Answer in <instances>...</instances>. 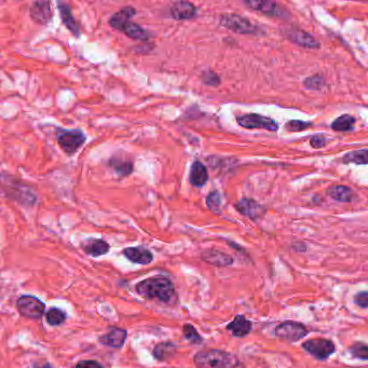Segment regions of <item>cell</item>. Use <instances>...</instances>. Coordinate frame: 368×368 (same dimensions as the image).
<instances>
[{
	"label": "cell",
	"instance_id": "cell-36",
	"mask_svg": "<svg viewBox=\"0 0 368 368\" xmlns=\"http://www.w3.org/2000/svg\"><path fill=\"white\" fill-rule=\"evenodd\" d=\"M76 368H104L101 363L94 360H82L76 364Z\"/></svg>",
	"mask_w": 368,
	"mask_h": 368
},
{
	"label": "cell",
	"instance_id": "cell-37",
	"mask_svg": "<svg viewBox=\"0 0 368 368\" xmlns=\"http://www.w3.org/2000/svg\"><path fill=\"white\" fill-rule=\"evenodd\" d=\"M355 303L362 308L368 307V292H361L356 294L354 298Z\"/></svg>",
	"mask_w": 368,
	"mask_h": 368
},
{
	"label": "cell",
	"instance_id": "cell-14",
	"mask_svg": "<svg viewBox=\"0 0 368 368\" xmlns=\"http://www.w3.org/2000/svg\"><path fill=\"white\" fill-rule=\"evenodd\" d=\"M124 257L129 259L133 264L140 265H149L153 260V255L149 249L145 248L144 246H134L127 247L123 249Z\"/></svg>",
	"mask_w": 368,
	"mask_h": 368
},
{
	"label": "cell",
	"instance_id": "cell-29",
	"mask_svg": "<svg viewBox=\"0 0 368 368\" xmlns=\"http://www.w3.org/2000/svg\"><path fill=\"white\" fill-rule=\"evenodd\" d=\"M183 334L184 337L192 344H201L203 342L202 336L198 333L196 327L191 324H185L183 326Z\"/></svg>",
	"mask_w": 368,
	"mask_h": 368
},
{
	"label": "cell",
	"instance_id": "cell-17",
	"mask_svg": "<svg viewBox=\"0 0 368 368\" xmlns=\"http://www.w3.org/2000/svg\"><path fill=\"white\" fill-rule=\"evenodd\" d=\"M81 248L92 257H100L108 253L110 245L103 239H89L82 242Z\"/></svg>",
	"mask_w": 368,
	"mask_h": 368
},
{
	"label": "cell",
	"instance_id": "cell-31",
	"mask_svg": "<svg viewBox=\"0 0 368 368\" xmlns=\"http://www.w3.org/2000/svg\"><path fill=\"white\" fill-rule=\"evenodd\" d=\"M351 354L360 360H368V345L362 342H357L350 348Z\"/></svg>",
	"mask_w": 368,
	"mask_h": 368
},
{
	"label": "cell",
	"instance_id": "cell-32",
	"mask_svg": "<svg viewBox=\"0 0 368 368\" xmlns=\"http://www.w3.org/2000/svg\"><path fill=\"white\" fill-rule=\"evenodd\" d=\"M201 80H202V82L204 83V85L209 86V87H217V86H219V83H220L219 76L217 75L215 71L209 70V69L205 70L202 73Z\"/></svg>",
	"mask_w": 368,
	"mask_h": 368
},
{
	"label": "cell",
	"instance_id": "cell-9",
	"mask_svg": "<svg viewBox=\"0 0 368 368\" xmlns=\"http://www.w3.org/2000/svg\"><path fill=\"white\" fill-rule=\"evenodd\" d=\"M29 14L31 20L39 25H47L53 16L50 2H35L30 7Z\"/></svg>",
	"mask_w": 368,
	"mask_h": 368
},
{
	"label": "cell",
	"instance_id": "cell-5",
	"mask_svg": "<svg viewBox=\"0 0 368 368\" xmlns=\"http://www.w3.org/2000/svg\"><path fill=\"white\" fill-rule=\"evenodd\" d=\"M220 25L238 34H256L257 27L244 16L227 13L220 16Z\"/></svg>",
	"mask_w": 368,
	"mask_h": 368
},
{
	"label": "cell",
	"instance_id": "cell-28",
	"mask_svg": "<svg viewBox=\"0 0 368 368\" xmlns=\"http://www.w3.org/2000/svg\"><path fill=\"white\" fill-rule=\"evenodd\" d=\"M66 319V313L59 308H51L46 314V321L51 326H60Z\"/></svg>",
	"mask_w": 368,
	"mask_h": 368
},
{
	"label": "cell",
	"instance_id": "cell-27",
	"mask_svg": "<svg viewBox=\"0 0 368 368\" xmlns=\"http://www.w3.org/2000/svg\"><path fill=\"white\" fill-rule=\"evenodd\" d=\"M343 163H354L359 165L368 164V149H360L354 150L346 153L343 159Z\"/></svg>",
	"mask_w": 368,
	"mask_h": 368
},
{
	"label": "cell",
	"instance_id": "cell-35",
	"mask_svg": "<svg viewBox=\"0 0 368 368\" xmlns=\"http://www.w3.org/2000/svg\"><path fill=\"white\" fill-rule=\"evenodd\" d=\"M327 143V139L325 138L323 134H317L313 135L310 140V145L313 148H322Z\"/></svg>",
	"mask_w": 368,
	"mask_h": 368
},
{
	"label": "cell",
	"instance_id": "cell-15",
	"mask_svg": "<svg viewBox=\"0 0 368 368\" xmlns=\"http://www.w3.org/2000/svg\"><path fill=\"white\" fill-rule=\"evenodd\" d=\"M57 8H59L63 24L66 26V28L70 31L73 36L79 37L81 35V28H80L79 23L76 21V18L72 15L70 6L68 4L59 2Z\"/></svg>",
	"mask_w": 368,
	"mask_h": 368
},
{
	"label": "cell",
	"instance_id": "cell-8",
	"mask_svg": "<svg viewBox=\"0 0 368 368\" xmlns=\"http://www.w3.org/2000/svg\"><path fill=\"white\" fill-rule=\"evenodd\" d=\"M302 346L318 360H326L335 352V345L331 340L317 338L304 342Z\"/></svg>",
	"mask_w": 368,
	"mask_h": 368
},
{
	"label": "cell",
	"instance_id": "cell-6",
	"mask_svg": "<svg viewBox=\"0 0 368 368\" xmlns=\"http://www.w3.org/2000/svg\"><path fill=\"white\" fill-rule=\"evenodd\" d=\"M239 125L245 129H265L276 132L279 129L278 123L268 117H264L257 113H247L237 117Z\"/></svg>",
	"mask_w": 368,
	"mask_h": 368
},
{
	"label": "cell",
	"instance_id": "cell-30",
	"mask_svg": "<svg viewBox=\"0 0 368 368\" xmlns=\"http://www.w3.org/2000/svg\"><path fill=\"white\" fill-rule=\"evenodd\" d=\"M222 204V197L217 190L209 192L206 197V205L213 212H219V207Z\"/></svg>",
	"mask_w": 368,
	"mask_h": 368
},
{
	"label": "cell",
	"instance_id": "cell-16",
	"mask_svg": "<svg viewBox=\"0 0 368 368\" xmlns=\"http://www.w3.org/2000/svg\"><path fill=\"white\" fill-rule=\"evenodd\" d=\"M236 208L242 215L251 219H257L265 213L264 206H261L258 202L248 198L242 199L239 203L236 204Z\"/></svg>",
	"mask_w": 368,
	"mask_h": 368
},
{
	"label": "cell",
	"instance_id": "cell-11",
	"mask_svg": "<svg viewBox=\"0 0 368 368\" xmlns=\"http://www.w3.org/2000/svg\"><path fill=\"white\" fill-rule=\"evenodd\" d=\"M127 331L119 327H112L107 334L102 335L99 338V341L101 344L109 346V348L121 349L125 343V340H127Z\"/></svg>",
	"mask_w": 368,
	"mask_h": 368
},
{
	"label": "cell",
	"instance_id": "cell-4",
	"mask_svg": "<svg viewBox=\"0 0 368 368\" xmlns=\"http://www.w3.org/2000/svg\"><path fill=\"white\" fill-rule=\"evenodd\" d=\"M16 309L24 318L38 320L43 318L46 304L39 298L31 295H23L16 300Z\"/></svg>",
	"mask_w": 368,
	"mask_h": 368
},
{
	"label": "cell",
	"instance_id": "cell-12",
	"mask_svg": "<svg viewBox=\"0 0 368 368\" xmlns=\"http://www.w3.org/2000/svg\"><path fill=\"white\" fill-rule=\"evenodd\" d=\"M286 37L298 46L308 49H319L320 43L312 35L301 29L292 28L286 31Z\"/></svg>",
	"mask_w": 368,
	"mask_h": 368
},
{
	"label": "cell",
	"instance_id": "cell-26",
	"mask_svg": "<svg viewBox=\"0 0 368 368\" xmlns=\"http://www.w3.org/2000/svg\"><path fill=\"white\" fill-rule=\"evenodd\" d=\"M245 5L256 11H260L266 14H275L277 12V4L273 2H259V0H248Z\"/></svg>",
	"mask_w": 368,
	"mask_h": 368
},
{
	"label": "cell",
	"instance_id": "cell-21",
	"mask_svg": "<svg viewBox=\"0 0 368 368\" xmlns=\"http://www.w3.org/2000/svg\"><path fill=\"white\" fill-rule=\"evenodd\" d=\"M176 351H177V346L175 343L171 341H165L154 345V348L152 350V355L157 361L164 362L171 360L176 354Z\"/></svg>",
	"mask_w": 368,
	"mask_h": 368
},
{
	"label": "cell",
	"instance_id": "cell-33",
	"mask_svg": "<svg viewBox=\"0 0 368 368\" xmlns=\"http://www.w3.org/2000/svg\"><path fill=\"white\" fill-rule=\"evenodd\" d=\"M303 85L306 88L311 90H320L324 87V79L322 76H312L307 78L303 81Z\"/></svg>",
	"mask_w": 368,
	"mask_h": 368
},
{
	"label": "cell",
	"instance_id": "cell-20",
	"mask_svg": "<svg viewBox=\"0 0 368 368\" xmlns=\"http://www.w3.org/2000/svg\"><path fill=\"white\" fill-rule=\"evenodd\" d=\"M189 181H190V184L195 187H202L206 184V182L208 181V173L205 165L202 162L195 161L191 164Z\"/></svg>",
	"mask_w": 368,
	"mask_h": 368
},
{
	"label": "cell",
	"instance_id": "cell-2",
	"mask_svg": "<svg viewBox=\"0 0 368 368\" xmlns=\"http://www.w3.org/2000/svg\"><path fill=\"white\" fill-rule=\"evenodd\" d=\"M197 368H241L238 357L229 352L209 349L198 352L193 357Z\"/></svg>",
	"mask_w": 368,
	"mask_h": 368
},
{
	"label": "cell",
	"instance_id": "cell-34",
	"mask_svg": "<svg viewBox=\"0 0 368 368\" xmlns=\"http://www.w3.org/2000/svg\"><path fill=\"white\" fill-rule=\"evenodd\" d=\"M311 125H312V123H309V122H304V121H300V120H293L285 124V128L290 132H300V131H303L307 128L311 127Z\"/></svg>",
	"mask_w": 368,
	"mask_h": 368
},
{
	"label": "cell",
	"instance_id": "cell-24",
	"mask_svg": "<svg viewBox=\"0 0 368 368\" xmlns=\"http://www.w3.org/2000/svg\"><path fill=\"white\" fill-rule=\"evenodd\" d=\"M109 165L119 176H128L133 171V162L131 160L123 159L119 156H114L109 161Z\"/></svg>",
	"mask_w": 368,
	"mask_h": 368
},
{
	"label": "cell",
	"instance_id": "cell-18",
	"mask_svg": "<svg viewBox=\"0 0 368 368\" xmlns=\"http://www.w3.org/2000/svg\"><path fill=\"white\" fill-rule=\"evenodd\" d=\"M227 331H230L235 337H245L251 331V322L248 321L244 315L239 314L227 325Z\"/></svg>",
	"mask_w": 368,
	"mask_h": 368
},
{
	"label": "cell",
	"instance_id": "cell-7",
	"mask_svg": "<svg viewBox=\"0 0 368 368\" xmlns=\"http://www.w3.org/2000/svg\"><path fill=\"white\" fill-rule=\"evenodd\" d=\"M308 334L307 328L297 322H284L276 328V335L282 340L295 342Z\"/></svg>",
	"mask_w": 368,
	"mask_h": 368
},
{
	"label": "cell",
	"instance_id": "cell-3",
	"mask_svg": "<svg viewBox=\"0 0 368 368\" xmlns=\"http://www.w3.org/2000/svg\"><path fill=\"white\" fill-rule=\"evenodd\" d=\"M56 139L61 149L68 156H71L76 153L81 148V146L86 143L87 136L79 129H61L57 130Z\"/></svg>",
	"mask_w": 368,
	"mask_h": 368
},
{
	"label": "cell",
	"instance_id": "cell-1",
	"mask_svg": "<svg viewBox=\"0 0 368 368\" xmlns=\"http://www.w3.org/2000/svg\"><path fill=\"white\" fill-rule=\"evenodd\" d=\"M135 289L145 299H158L166 304H172L177 297L173 282L161 276L141 281L135 285Z\"/></svg>",
	"mask_w": 368,
	"mask_h": 368
},
{
	"label": "cell",
	"instance_id": "cell-22",
	"mask_svg": "<svg viewBox=\"0 0 368 368\" xmlns=\"http://www.w3.org/2000/svg\"><path fill=\"white\" fill-rule=\"evenodd\" d=\"M119 30L122 31L124 35H127L128 37H130L131 39H134V40L147 41L150 38V35L148 31L144 29L141 25L132 22V21H129V22L124 23L123 26Z\"/></svg>",
	"mask_w": 368,
	"mask_h": 368
},
{
	"label": "cell",
	"instance_id": "cell-10",
	"mask_svg": "<svg viewBox=\"0 0 368 368\" xmlns=\"http://www.w3.org/2000/svg\"><path fill=\"white\" fill-rule=\"evenodd\" d=\"M200 257H201V259L206 262V264L216 267H228L234 264L233 257L224 253V251L215 248H208L203 250Z\"/></svg>",
	"mask_w": 368,
	"mask_h": 368
},
{
	"label": "cell",
	"instance_id": "cell-13",
	"mask_svg": "<svg viewBox=\"0 0 368 368\" xmlns=\"http://www.w3.org/2000/svg\"><path fill=\"white\" fill-rule=\"evenodd\" d=\"M170 14L176 21L190 20L197 16V7L189 2H176L170 7Z\"/></svg>",
	"mask_w": 368,
	"mask_h": 368
},
{
	"label": "cell",
	"instance_id": "cell-19",
	"mask_svg": "<svg viewBox=\"0 0 368 368\" xmlns=\"http://www.w3.org/2000/svg\"><path fill=\"white\" fill-rule=\"evenodd\" d=\"M327 195L333 198L336 201L339 202H353L356 199V193L353 189L343 185H335L327 189Z\"/></svg>",
	"mask_w": 368,
	"mask_h": 368
},
{
	"label": "cell",
	"instance_id": "cell-23",
	"mask_svg": "<svg viewBox=\"0 0 368 368\" xmlns=\"http://www.w3.org/2000/svg\"><path fill=\"white\" fill-rule=\"evenodd\" d=\"M135 14H136V10L133 7H123L118 12H115L114 14L111 15V17L109 18V25L112 28L119 30L123 26V24L131 21V18Z\"/></svg>",
	"mask_w": 368,
	"mask_h": 368
},
{
	"label": "cell",
	"instance_id": "cell-25",
	"mask_svg": "<svg viewBox=\"0 0 368 368\" xmlns=\"http://www.w3.org/2000/svg\"><path fill=\"white\" fill-rule=\"evenodd\" d=\"M355 118L350 114H342L332 123V128L335 131L348 132L354 129Z\"/></svg>",
	"mask_w": 368,
	"mask_h": 368
}]
</instances>
